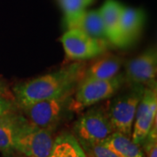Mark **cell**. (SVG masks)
<instances>
[{
  "mask_svg": "<svg viewBox=\"0 0 157 157\" xmlns=\"http://www.w3.org/2000/svg\"><path fill=\"white\" fill-rule=\"evenodd\" d=\"M71 28L78 29L92 38L107 42L104 25L98 10H86L68 29Z\"/></svg>",
  "mask_w": 157,
  "mask_h": 157,
  "instance_id": "cell-14",
  "label": "cell"
},
{
  "mask_svg": "<svg viewBox=\"0 0 157 157\" xmlns=\"http://www.w3.org/2000/svg\"><path fill=\"white\" fill-rule=\"evenodd\" d=\"M144 89L143 85H131L130 89L110 101L106 112L114 131L131 138L135 113Z\"/></svg>",
  "mask_w": 157,
  "mask_h": 157,
  "instance_id": "cell-2",
  "label": "cell"
},
{
  "mask_svg": "<svg viewBox=\"0 0 157 157\" xmlns=\"http://www.w3.org/2000/svg\"><path fill=\"white\" fill-rule=\"evenodd\" d=\"M94 0H57L64 15V24L67 28L75 22Z\"/></svg>",
  "mask_w": 157,
  "mask_h": 157,
  "instance_id": "cell-17",
  "label": "cell"
},
{
  "mask_svg": "<svg viewBox=\"0 0 157 157\" xmlns=\"http://www.w3.org/2000/svg\"><path fill=\"white\" fill-rule=\"evenodd\" d=\"M14 106L9 99L6 98V96L0 95V116L13 112Z\"/></svg>",
  "mask_w": 157,
  "mask_h": 157,
  "instance_id": "cell-20",
  "label": "cell"
},
{
  "mask_svg": "<svg viewBox=\"0 0 157 157\" xmlns=\"http://www.w3.org/2000/svg\"><path fill=\"white\" fill-rule=\"evenodd\" d=\"M86 157H121L102 142L80 145Z\"/></svg>",
  "mask_w": 157,
  "mask_h": 157,
  "instance_id": "cell-18",
  "label": "cell"
},
{
  "mask_svg": "<svg viewBox=\"0 0 157 157\" xmlns=\"http://www.w3.org/2000/svg\"><path fill=\"white\" fill-rule=\"evenodd\" d=\"M69 94L37 101L20 108L24 116L30 122L39 128L52 131L59 122L65 109L68 107Z\"/></svg>",
  "mask_w": 157,
  "mask_h": 157,
  "instance_id": "cell-6",
  "label": "cell"
},
{
  "mask_svg": "<svg viewBox=\"0 0 157 157\" xmlns=\"http://www.w3.org/2000/svg\"><path fill=\"white\" fill-rule=\"evenodd\" d=\"M145 151V157H157V128L156 123L150 129L148 135L141 143Z\"/></svg>",
  "mask_w": 157,
  "mask_h": 157,
  "instance_id": "cell-19",
  "label": "cell"
},
{
  "mask_svg": "<svg viewBox=\"0 0 157 157\" xmlns=\"http://www.w3.org/2000/svg\"><path fill=\"white\" fill-rule=\"evenodd\" d=\"M123 7L124 6L117 0H106L98 10L104 25L107 40L116 46L118 44L120 20Z\"/></svg>",
  "mask_w": 157,
  "mask_h": 157,
  "instance_id": "cell-11",
  "label": "cell"
},
{
  "mask_svg": "<svg viewBox=\"0 0 157 157\" xmlns=\"http://www.w3.org/2000/svg\"><path fill=\"white\" fill-rule=\"evenodd\" d=\"M48 157H86L84 150L74 135L63 133L53 140Z\"/></svg>",
  "mask_w": 157,
  "mask_h": 157,
  "instance_id": "cell-16",
  "label": "cell"
},
{
  "mask_svg": "<svg viewBox=\"0 0 157 157\" xmlns=\"http://www.w3.org/2000/svg\"><path fill=\"white\" fill-rule=\"evenodd\" d=\"M7 94V88H6V86L1 80H0V95L6 96Z\"/></svg>",
  "mask_w": 157,
  "mask_h": 157,
  "instance_id": "cell-21",
  "label": "cell"
},
{
  "mask_svg": "<svg viewBox=\"0 0 157 157\" xmlns=\"http://www.w3.org/2000/svg\"><path fill=\"white\" fill-rule=\"evenodd\" d=\"M61 44L68 59L85 60L101 55L106 50V41L92 38L78 29L71 28L62 35Z\"/></svg>",
  "mask_w": 157,
  "mask_h": 157,
  "instance_id": "cell-8",
  "label": "cell"
},
{
  "mask_svg": "<svg viewBox=\"0 0 157 157\" xmlns=\"http://www.w3.org/2000/svg\"><path fill=\"white\" fill-rule=\"evenodd\" d=\"M157 73V51L155 46L144 51L127 64L125 80L131 85H147L155 80Z\"/></svg>",
  "mask_w": 157,
  "mask_h": 157,
  "instance_id": "cell-9",
  "label": "cell"
},
{
  "mask_svg": "<svg viewBox=\"0 0 157 157\" xmlns=\"http://www.w3.org/2000/svg\"><path fill=\"white\" fill-rule=\"evenodd\" d=\"M157 91L155 80L145 86L144 93L135 113L131 140L141 145L150 129L156 123Z\"/></svg>",
  "mask_w": 157,
  "mask_h": 157,
  "instance_id": "cell-7",
  "label": "cell"
},
{
  "mask_svg": "<svg viewBox=\"0 0 157 157\" xmlns=\"http://www.w3.org/2000/svg\"><path fill=\"white\" fill-rule=\"evenodd\" d=\"M21 157H30V156H25V155H23V156H21Z\"/></svg>",
  "mask_w": 157,
  "mask_h": 157,
  "instance_id": "cell-22",
  "label": "cell"
},
{
  "mask_svg": "<svg viewBox=\"0 0 157 157\" xmlns=\"http://www.w3.org/2000/svg\"><path fill=\"white\" fill-rule=\"evenodd\" d=\"M74 137L80 145L94 144L105 140L114 132L101 107H93L84 113L73 125Z\"/></svg>",
  "mask_w": 157,
  "mask_h": 157,
  "instance_id": "cell-5",
  "label": "cell"
},
{
  "mask_svg": "<svg viewBox=\"0 0 157 157\" xmlns=\"http://www.w3.org/2000/svg\"><path fill=\"white\" fill-rule=\"evenodd\" d=\"M145 20L146 14L143 10L124 6L119 25L117 46L127 47L135 43L140 37Z\"/></svg>",
  "mask_w": 157,
  "mask_h": 157,
  "instance_id": "cell-10",
  "label": "cell"
},
{
  "mask_svg": "<svg viewBox=\"0 0 157 157\" xmlns=\"http://www.w3.org/2000/svg\"><path fill=\"white\" fill-rule=\"evenodd\" d=\"M53 138L52 131L39 128L21 115L14 138V150L30 157H48Z\"/></svg>",
  "mask_w": 157,
  "mask_h": 157,
  "instance_id": "cell-3",
  "label": "cell"
},
{
  "mask_svg": "<svg viewBox=\"0 0 157 157\" xmlns=\"http://www.w3.org/2000/svg\"><path fill=\"white\" fill-rule=\"evenodd\" d=\"M84 73V67L77 62L55 72L47 73L28 81L21 82L13 88L19 107L34 102L69 94L79 83Z\"/></svg>",
  "mask_w": 157,
  "mask_h": 157,
  "instance_id": "cell-1",
  "label": "cell"
},
{
  "mask_svg": "<svg viewBox=\"0 0 157 157\" xmlns=\"http://www.w3.org/2000/svg\"><path fill=\"white\" fill-rule=\"evenodd\" d=\"M125 81V77L121 73L108 79L80 80L70 107L78 111L107 100L117 93Z\"/></svg>",
  "mask_w": 157,
  "mask_h": 157,
  "instance_id": "cell-4",
  "label": "cell"
},
{
  "mask_svg": "<svg viewBox=\"0 0 157 157\" xmlns=\"http://www.w3.org/2000/svg\"><path fill=\"white\" fill-rule=\"evenodd\" d=\"M102 143L121 157H145L140 145L135 144L131 138L120 132L114 131Z\"/></svg>",
  "mask_w": 157,
  "mask_h": 157,
  "instance_id": "cell-15",
  "label": "cell"
},
{
  "mask_svg": "<svg viewBox=\"0 0 157 157\" xmlns=\"http://www.w3.org/2000/svg\"><path fill=\"white\" fill-rule=\"evenodd\" d=\"M21 115L14 112L0 116V151L5 156H10L14 150V138Z\"/></svg>",
  "mask_w": 157,
  "mask_h": 157,
  "instance_id": "cell-13",
  "label": "cell"
},
{
  "mask_svg": "<svg viewBox=\"0 0 157 157\" xmlns=\"http://www.w3.org/2000/svg\"><path fill=\"white\" fill-rule=\"evenodd\" d=\"M122 61L120 57L107 55L102 57L86 69L81 80L108 79L119 74Z\"/></svg>",
  "mask_w": 157,
  "mask_h": 157,
  "instance_id": "cell-12",
  "label": "cell"
}]
</instances>
